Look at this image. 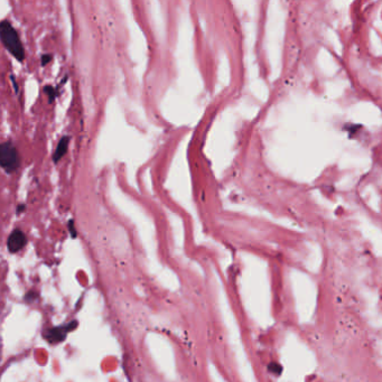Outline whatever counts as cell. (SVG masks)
<instances>
[{
  "label": "cell",
  "instance_id": "cell-1",
  "mask_svg": "<svg viewBox=\"0 0 382 382\" xmlns=\"http://www.w3.org/2000/svg\"><path fill=\"white\" fill-rule=\"evenodd\" d=\"M0 38L5 48L16 60L23 62L25 60V48L23 46L18 32L7 19H2L0 23Z\"/></svg>",
  "mask_w": 382,
  "mask_h": 382
},
{
  "label": "cell",
  "instance_id": "cell-2",
  "mask_svg": "<svg viewBox=\"0 0 382 382\" xmlns=\"http://www.w3.org/2000/svg\"><path fill=\"white\" fill-rule=\"evenodd\" d=\"M20 157L17 148L11 141H5L0 146V165L7 173H14L18 169Z\"/></svg>",
  "mask_w": 382,
  "mask_h": 382
},
{
  "label": "cell",
  "instance_id": "cell-3",
  "mask_svg": "<svg viewBox=\"0 0 382 382\" xmlns=\"http://www.w3.org/2000/svg\"><path fill=\"white\" fill-rule=\"evenodd\" d=\"M26 243H27V238L24 232L20 229H15L10 233L9 238H8L7 247H8V250H9L11 253H16L22 250V249L26 246Z\"/></svg>",
  "mask_w": 382,
  "mask_h": 382
},
{
  "label": "cell",
  "instance_id": "cell-4",
  "mask_svg": "<svg viewBox=\"0 0 382 382\" xmlns=\"http://www.w3.org/2000/svg\"><path fill=\"white\" fill-rule=\"evenodd\" d=\"M71 326H72V323H71L70 325H68V326L54 327V329L48 330L46 333L44 334V338L46 339L49 343H54V344L59 343L61 341H63V340L65 339L66 333L73 329V327H71Z\"/></svg>",
  "mask_w": 382,
  "mask_h": 382
},
{
  "label": "cell",
  "instance_id": "cell-5",
  "mask_svg": "<svg viewBox=\"0 0 382 382\" xmlns=\"http://www.w3.org/2000/svg\"><path fill=\"white\" fill-rule=\"evenodd\" d=\"M70 139L71 138L69 136H63L60 139L59 144H57L55 151H54V153H53L54 163H59L62 157L65 156V153H66V152H68V148H69Z\"/></svg>",
  "mask_w": 382,
  "mask_h": 382
},
{
  "label": "cell",
  "instance_id": "cell-6",
  "mask_svg": "<svg viewBox=\"0 0 382 382\" xmlns=\"http://www.w3.org/2000/svg\"><path fill=\"white\" fill-rule=\"evenodd\" d=\"M55 91H56L55 89H53L52 86H49V85L44 89V92L48 95L49 102H52L54 99H55Z\"/></svg>",
  "mask_w": 382,
  "mask_h": 382
},
{
  "label": "cell",
  "instance_id": "cell-7",
  "mask_svg": "<svg viewBox=\"0 0 382 382\" xmlns=\"http://www.w3.org/2000/svg\"><path fill=\"white\" fill-rule=\"evenodd\" d=\"M51 60H52V55H49V54H44V55L41 56V64L46 65L47 63H49V61Z\"/></svg>",
  "mask_w": 382,
  "mask_h": 382
},
{
  "label": "cell",
  "instance_id": "cell-8",
  "mask_svg": "<svg viewBox=\"0 0 382 382\" xmlns=\"http://www.w3.org/2000/svg\"><path fill=\"white\" fill-rule=\"evenodd\" d=\"M69 228H70L71 234H72L73 236H76V229H74V223H73V221H70V223H69Z\"/></svg>",
  "mask_w": 382,
  "mask_h": 382
},
{
  "label": "cell",
  "instance_id": "cell-9",
  "mask_svg": "<svg viewBox=\"0 0 382 382\" xmlns=\"http://www.w3.org/2000/svg\"><path fill=\"white\" fill-rule=\"evenodd\" d=\"M25 210V205H19L18 207H17V212H18V213H20V212H23Z\"/></svg>",
  "mask_w": 382,
  "mask_h": 382
}]
</instances>
